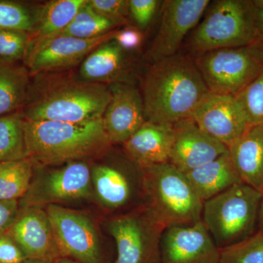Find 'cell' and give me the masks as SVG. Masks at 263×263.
I'll return each instance as SVG.
<instances>
[{"label": "cell", "instance_id": "cell-1", "mask_svg": "<svg viewBox=\"0 0 263 263\" xmlns=\"http://www.w3.org/2000/svg\"><path fill=\"white\" fill-rule=\"evenodd\" d=\"M196 64L181 54L152 64L143 83L146 121L174 125L192 117L209 93Z\"/></svg>", "mask_w": 263, "mask_h": 263}, {"label": "cell", "instance_id": "cell-2", "mask_svg": "<svg viewBox=\"0 0 263 263\" xmlns=\"http://www.w3.org/2000/svg\"><path fill=\"white\" fill-rule=\"evenodd\" d=\"M23 127L29 157L41 165L83 160L101 155L112 144L103 118L85 122L24 119Z\"/></svg>", "mask_w": 263, "mask_h": 263}, {"label": "cell", "instance_id": "cell-3", "mask_svg": "<svg viewBox=\"0 0 263 263\" xmlns=\"http://www.w3.org/2000/svg\"><path fill=\"white\" fill-rule=\"evenodd\" d=\"M29 91L24 120L85 122L103 118L111 99L109 86L70 78H50ZM30 91H34L31 90Z\"/></svg>", "mask_w": 263, "mask_h": 263}, {"label": "cell", "instance_id": "cell-4", "mask_svg": "<svg viewBox=\"0 0 263 263\" xmlns=\"http://www.w3.org/2000/svg\"><path fill=\"white\" fill-rule=\"evenodd\" d=\"M141 168L144 204L166 228L201 220L203 202L186 174L170 162Z\"/></svg>", "mask_w": 263, "mask_h": 263}, {"label": "cell", "instance_id": "cell-5", "mask_svg": "<svg viewBox=\"0 0 263 263\" xmlns=\"http://www.w3.org/2000/svg\"><path fill=\"white\" fill-rule=\"evenodd\" d=\"M259 35L254 0H217L194 31L189 46L197 56L221 48L250 46Z\"/></svg>", "mask_w": 263, "mask_h": 263}, {"label": "cell", "instance_id": "cell-6", "mask_svg": "<svg viewBox=\"0 0 263 263\" xmlns=\"http://www.w3.org/2000/svg\"><path fill=\"white\" fill-rule=\"evenodd\" d=\"M262 196L240 182L203 202L201 220L219 249L235 245L257 231Z\"/></svg>", "mask_w": 263, "mask_h": 263}, {"label": "cell", "instance_id": "cell-7", "mask_svg": "<svg viewBox=\"0 0 263 263\" xmlns=\"http://www.w3.org/2000/svg\"><path fill=\"white\" fill-rule=\"evenodd\" d=\"M195 64L209 92L237 97L263 69V51L253 44L197 55Z\"/></svg>", "mask_w": 263, "mask_h": 263}, {"label": "cell", "instance_id": "cell-8", "mask_svg": "<svg viewBox=\"0 0 263 263\" xmlns=\"http://www.w3.org/2000/svg\"><path fill=\"white\" fill-rule=\"evenodd\" d=\"M117 246L113 263H160V243L165 226L145 204L108 222Z\"/></svg>", "mask_w": 263, "mask_h": 263}, {"label": "cell", "instance_id": "cell-9", "mask_svg": "<svg viewBox=\"0 0 263 263\" xmlns=\"http://www.w3.org/2000/svg\"><path fill=\"white\" fill-rule=\"evenodd\" d=\"M62 257L79 263H110L89 216L60 205L46 209Z\"/></svg>", "mask_w": 263, "mask_h": 263}, {"label": "cell", "instance_id": "cell-10", "mask_svg": "<svg viewBox=\"0 0 263 263\" xmlns=\"http://www.w3.org/2000/svg\"><path fill=\"white\" fill-rule=\"evenodd\" d=\"M91 171L81 161L33 176L28 191L19 200V207L58 205L59 202L91 197Z\"/></svg>", "mask_w": 263, "mask_h": 263}, {"label": "cell", "instance_id": "cell-11", "mask_svg": "<svg viewBox=\"0 0 263 263\" xmlns=\"http://www.w3.org/2000/svg\"><path fill=\"white\" fill-rule=\"evenodd\" d=\"M116 30L91 39H79L55 35L41 40H32L25 59L26 67L30 75L63 70L84 61L103 43L113 40Z\"/></svg>", "mask_w": 263, "mask_h": 263}, {"label": "cell", "instance_id": "cell-12", "mask_svg": "<svg viewBox=\"0 0 263 263\" xmlns=\"http://www.w3.org/2000/svg\"><path fill=\"white\" fill-rule=\"evenodd\" d=\"M210 0H165L160 27L146 57L152 64L177 54L183 39L199 23Z\"/></svg>", "mask_w": 263, "mask_h": 263}, {"label": "cell", "instance_id": "cell-13", "mask_svg": "<svg viewBox=\"0 0 263 263\" xmlns=\"http://www.w3.org/2000/svg\"><path fill=\"white\" fill-rule=\"evenodd\" d=\"M221 249L202 220L165 228L160 243V263H219Z\"/></svg>", "mask_w": 263, "mask_h": 263}, {"label": "cell", "instance_id": "cell-14", "mask_svg": "<svg viewBox=\"0 0 263 263\" xmlns=\"http://www.w3.org/2000/svg\"><path fill=\"white\" fill-rule=\"evenodd\" d=\"M191 119L202 130L228 148L249 126L236 97L211 92L197 105Z\"/></svg>", "mask_w": 263, "mask_h": 263}, {"label": "cell", "instance_id": "cell-15", "mask_svg": "<svg viewBox=\"0 0 263 263\" xmlns=\"http://www.w3.org/2000/svg\"><path fill=\"white\" fill-rule=\"evenodd\" d=\"M8 233L27 258L55 263L62 257L49 217L42 206L19 207Z\"/></svg>", "mask_w": 263, "mask_h": 263}, {"label": "cell", "instance_id": "cell-16", "mask_svg": "<svg viewBox=\"0 0 263 263\" xmlns=\"http://www.w3.org/2000/svg\"><path fill=\"white\" fill-rule=\"evenodd\" d=\"M111 99L103 114L104 129L113 143H124L146 122L143 96L131 82L109 85Z\"/></svg>", "mask_w": 263, "mask_h": 263}, {"label": "cell", "instance_id": "cell-17", "mask_svg": "<svg viewBox=\"0 0 263 263\" xmlns=\"http://www.w3.org/2000/svg\"><path fill=\"white\" fill-rule=\"evenodd\" d=\"M174 130L169 162L184 174L212 162L229 150L202 130L191 118L174 124Z\"/></svg>", "mask_w": 263, "mask_h": 263}, {"label": "cell", "instance_id": "cell-18", "mask_svg": "<svg viewBox=\"0 0 263 263\" xmlns=\"http://www.w3.org/2000/svg\"><path fill=\"white\" fill-rule=\"evenodd\" d=\"M174 125L146 121L124 145L129 159L141 167L169 162Z\"/></svg>", "mask_w": 263, "mask_h": 263}, {"label": "cell", "instance_id": "cell-19", "mask_svg": "<svg viewBox=\"0 0 263 263\" xmlns=\"http://www.w3.org/2000/svg\"><path fill=\"white\" fill-rule=\"evenodd\" d=\"M136 177L130 173L115 166H96L91 171L92 188L100 203L110 211H117L130 205L138 192Z\"/></svg>", "mask_w": 263, "mask_h": 263}, {"label": "cell", "instance_id": "cell-20", "mask_svg": "<svg viewBox=\"0 0 263 263\" xmlns=\"http://www.w3.org/2000/svg\"><path fill=\"white\" fill-rule=\"evenodd\" d=\"M126 53L114 40L103 43L84 59L81 77L88 82L99 84L130 82Z\"/></svg>", "mask_w": 263, "mask_h": 263}, {"label": "cell", "instance_id": "cell-21", "mask_svg": "<svg viewBox=\"0 0 263 263\" xmlns=\"http://www.w3.org/2000/svg\"><path fill=\"white\" fill-rule=\"evenodd\" d=\"M241 181L263 194V124L249 125L230 147Z\"/></svg>", "mask_w": 263, "mask_h": 263}, {"label": "cell", "instance_id": "cell-22", "mask_svg": "<svg viewBox=\"0 0 263 263\" xmlns=\"http://www.w3.org/2000/svg\"><path fill=\"white\" fill-rule=\"evenodd\" d=\"M195 193L202 202L243 182L229 152L186 174Z\"/></svg>", "mask_w": 263, "mask_h": 263}, {"label": "cell", "instance_id": "cell-23", "mask_svg": "<svg viewBox=\"0 0 263 263\" xmlns=\"http://www.w3.org/2000/svg\"><path fill=\"white\" fill-rule=\"evenodd\" d=\"M27 67L0 59V117L18 113L28 100L30 83Z\"/></svg>", "mask_w": 263, "mask_h": 263}, {"label": "cell", "instance_id": "cell-24", "mask_svg": "<svg viewBox=\"0 0 263 263\" xmlns=\"http://www.w3.org/2000/svg\"><path fill=\"white\" fill-rule=\"evenodd\" d=\"M86 0H55L43 7L35 18L34 37L45 39L56 35L65 29L75 18Z\"/></svg>", "mask_w": 263, "mask_h": 263}, {"label": "cell", "instance_id": "cell-25", "mask_svg": "<svg viewBox=\"0 0 263 263\" xmlns=\"http://www.w3.org/2000/svg\"><path fill=\"white\" fill-rule=\"evenodd\" d=\"M34 163L29 157L0 164V200H18L28 191Z\"/></svg>", "mask_w": 263, "mask_h": 263}, {"label": "cell", "instance_id": "cell-26", "mask_svg": "<svg viewBox=\"0 0 263 263\" xmlns=\"http://www.w3.org/2000/svg\"><path fill=\"white\" fill-rule=\"evenodd\" d=\"M20 113L0 117V164L29 157Z\"/></svg>", "mask_w": 263, "mask_h": 263}, {"label": "cell", "instance_id": "cell-27", "mask_svg": "<svg viewBox=\"0 0 263 263\" xmlns=\"http://www.w3.org/2000/svg\"><path fill=\"white\" fill-rule=\"evenodd\" d=\"M117 27L114 22L98 14L90 6L89 0H86L73 20L56 35L91 39L112 32Z\"/></svg>", "mask_w": 263, "mask_h": 263}, {"label": "cell", "instance_id": "cell-28", "mask_svg": "<svg viewBox=\"0 0 263 263\" xmlns=\"http://www.w3.org/2000/svg\"><path fill=\"white\" fill-rule=\"evenodd\" d=\"M219 263H263V230L221 249Z\"/></svg>", "mask_w": 263, "mask_h": 263}, {"label": "cell", "instance_id": "cell-29", "mask_svg": "<svg viewBox=\"0 0 263 263\" xmlns=\"http://www.w3.org/2000/svg\"><path fill=\"white\" fill-rule=\"evenodd\" d=\"M236 98L245 111L249 125L263 124V69Z\"/></svg>", "mask_w": 263, "mask_h": 263}, {"label": "cell", "instance_id": "cell-30", "mask_svg": "<svg viewBox=\"0 0 263 263\" xmlns=\"http://www.w3.org/2000/svg\"><path fill=\"white\" fill-rule=\"evenodd\" d=\"M32 41L31 33L0 29V59L16 62L24 60Z\"/></svg>", "mask_w": 263, "mask_h": 263}, {"label": "cell", "instance_id": "cell-31", "mask_svg": "<svg viewBox=\"0 0 263 263\" xmlns=\"http://www.w3.org/2000/svg\"><path fill=\"white\" fill-rule=\"evenodd\" d=\"M35 18L23 5L9 1H0V29H14L32 33Z\"/></svg>", "mask_w": 263, "mask_h": 263}, {"label": "cell", "instance_id": "cell-32", "mask_svg": "<svg viewBox=\"0 0 263 263\" xmlns=\"http://www.w3.org/2000/svg\"><path fill=\"white\" fill-rule=\"evenodd\" d=\"M89 4L98 14L114 22L118 27L128 22L129 0H89Z\"/></svg>", "mask_w": 263, "mask_h": 263}, {"label": "cell", "instance_id": "cell-33", "mask_svg": "<svg viewBox=\"0 0 263 263\" xmlns=\"http://www.w3.org/2000/svg\"><path fill=\"white\" fill-rule=\"evenodd\" d=\"M162 3L159 0H129V16L138 26L137 28L140 30L148 28Z\"/></svg>", "mask_w": 263, "mask_h": 263}, {"label": "cell", "instance_id": "cell-34", "mask_svg": "<svg viewBox=\"0 0 263 263\" xmlns=\"http://www.w3.org/2000/svg\"><path fill=\"white\" fill-rule=\"evenodd\" d=\"M114 41L126 52L136 51L143 41V33L137 27H127L117 30L113 38Z\"/></svg>", "mask_w": 263, "mask_h": 263}, {"label": "cell", "instance_id": "cell-35", "mask_svg": "<svg viewBox=\"0 0 263 263\" xmlns=\"http://www.w3.org/2000/svg\"><path fill=\"white\" fill-rule=\"evenodd\" d=\"M27 259L8 233L0 236V263H22Z\"/></svg>", "mask_w": 263, "mask_h": 263}, {"label": "cell", "instance_id": "cell-36", "mask_svg": "<svg viewBox=\"0 0 263 263\" xmlns=\"http://www.w3.org/2000/svg\"><path fill=\"white\" fill-rule=\"evenodd\" d=\"M18 212V200H0V236L9 232Z\"/></svg>", "mask_w": 263, "mask_h": 263}, {"label": "cell", "instance_id": "cell-37", "mask_svg": "<svg viewBox=\"0 0 263 263\" xmlns=\"http://www.w3.org/2000/svg\"><path fill=\"white\" fill-rule=\"evenodd\" d=\"M256 19L259 34H263V0H254Z\"/></svg>", "mask_w": 263, "mask_h": 263}, {"label": "cell", "instance_id": "cell-38", "mask_svg": "<svg viewBox=\"0 0 263 263\" xmlns=\"http://www.w3.org/2000/svg\"><path fill=\"white\" fill-rule=\"evenodd\" d=\"M257 230H263V194L262 199H261L260 204H259Z\"/></svg>", "mask_w": 263, "mask_h": 263}, {"label": "cell", "instance_id": "cell-39", "mask_svg": "<svg viewBox=\"0 0 263 263\" xmlns=\"http://www.w3.org/2000/svg\"><path fill=\"white\" fill-rule=\"evenodd\" d=\"M254 44L257 45V46L263 51V34H260L257 38V41H255Z\"/></svg>", "mask_w": 263, "mask_h": 263}, {"label": "cell", "instance_id": "cell-40", "mask_svg": "<svg viewBox=\"0 0 263 263\" xmlns=\"http://www.w3.org/2000/svg\"><path fill=\"white\" fill-rule=\"evenodd\" d=\"M22 263H50L46 261L40 260V259L27 258L24 259Z\"/></svg>", "mask_w": 263, "mask_h": 263}, {"label": "cell", "instance_id": "cell-41", "mask_svg": "<svg viewBox=\"0 0 263 263\" xmlns=\"http://www.w3.org/2000/svg\"><path fill=\"white\" fill-rule=\"evenodd\" d=\"M55 263H79L76 262V261L73 260V259H71L70 258H67V257H62L57 261V262Z\"/></svg>", "mask_w": 263, "mask_h": 263}]
</instances>
